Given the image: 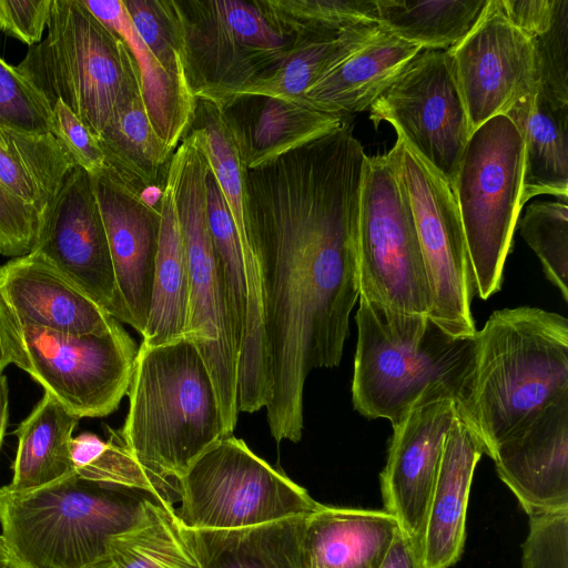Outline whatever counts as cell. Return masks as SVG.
Masks as SVG:
<instances>
[{
  "mask_svg": "<svg viewBox=\"0 0 568 568\" xmlns=\"http://www.w3.org/2000/svg\"><path fill=\"white\" fill-rule=\"evenodd\" d=\"M216 106L247 170L260 168L347 121L304 104L257 94L234 95Z\"/></svg>",
  "mask_w": 568,
  "mask_h": 568,
  "instance_id": "21",
  "label": "cell"
},
{
  "mask_svg": "<svg viewBox=\"0 0 568 568\" xmlns=\"http://www.w3.org/2000/svg\"><path fill=\"white\" fill-rule=\"evenodd\" d=\"M306 517L237 530L193 531L202 568H306Z\"/></svg>",
  "mask_w": 568,
  "mask_h": 568,
  "instance_id": "31",
  "label": "cell"
},
{
  "mask_svg": "<svg viewBox=\"0 0 568 568\" xmlns=\"http://www.w3.org/2000/svg\"><path fill=\"white\" fill-rule=\"evenodd\" d=\"M398 528L385 510L321 504L305 519V551L318 568H379Z\"/></svg>",
  "mask_w": 568,
  "mask_h": 568,
  "instance_id": "24",
  "label": "cell"
},
{
  "mask_svg": "<svg viewBox=\"0 0 568 568\" xmlns=\"http://www.w3.org/2000/svg\"><path fill=\"white\" fill-rule=\"evenodd\" d=\"M278 26L300 37H328L378 22L376 0H262Z\"/></svg>",
  "mask_w": 568,
  "mask_h": 568,
  "instance_id": "37",
  "label": "cell"
},
{
  "mask_svg": "<svg viewBox=\"0 0 568 568\" xmlns=\"http://www.w3.org/2000/svg\"><path fill=\"white\" fill-rule=\"evenodd\" d=\"M506 115L524 142V204L540 194L567 203L568 105L556 104L536 92L516 102Z\"/></svg>",
  "mask_w": 568,
  "mask_h": 568,
  "instance_id": "28",
  "label": "cell"
},
{
  "mask_svg": "<svg viewBox=\"0 0 568 568\" xmlns=\"http://www.w3.org/2000/svg\"><path fill=\"white\" fill-rule=\"evenodd\" d=\"M47 29L44 40L30 47L18 69L51 108L62 101L97 136L140 81L135 61L83 0H52Z\"/></svg>",
  "mask_w": 568,
  "mask_h": 568,
  "instance_id": "6",
  "label": "cell"
},
{
  "mask_svg": "<svg viewBox=\"0 0 568 568\" xmlns=\"http://www.w3.org/2000/svg\"><path fill=\"white\" fill-rule=\"evenodd\" d=\"M379 568H424L420 552L400 528Z\"/></svg>",
  "mask_w": 568,
  "mask_h": 568,
  "instance_id": "46",
  "label": "cell"
},
{
  "mask_svg": "<svg viewBox=\"0 0 568 568\" xmlns=\"http://www.w3.org/2000/svg\"><path fill=\"white\" fill-rule=\"evenodd\" d=\"M50 132L58 139L74 164L91 178L106 172L105 158L97 136L62 101L52 105Z\"/></svg>",
  "mask_w": 568,
  "mask_h": 568,
  "instance_id": "42",
  "label": "cell"
},
{
  "mask_svg": "<svg viewBox=\"0 0 568 568\" xmlns=\"http://www.w3.org/2000/svg\"><path fill=\"white\" fill-rule=\"evenodd\" d=\"M422 49L384 27L305 92V105L348 120L375 99Z\"/></svg>",
  "mask_w": 568,
  "mask_h": 568,
  "instance_id": "23",
  "label": "cell"
},
{
  "mask_svg": "<svg viewBox=\"0 0 568 568\" xmlns=\"http://www.w3.org/2000/svg\"><path fill=\"white\" fill-rule=\"evenodd\" d=\"M148 497L75 473L27 493L0 487L9 568H94L110 540L138 520Z\"/></svg>",
  "mask_w": 568,
  "mask_h": 568,
  "instance_id": "5",
  "label": "cell"
},
{
  "mask_svg": "<svg viewBox=\"0 0 568 568\" xmlns=\"http://www.w3.org/2000/svg\"><path fill=\"white\" fill-rule=\"evenodd\" d=\"M0 295L19 324L62 334L102 333L119 322L33 251L0 266Z\"/></svg>",
  "mask_w": 568,
  "mask_h": 568,
  "instance_id": "20",
  "label": "cell"
},
{
  "mask_svg": "<svg viewBox=\"0 0 568 568\" xmlns=\"http://www.w3.org/2000/svg\"><path fill=\"white\" fill-rule=\"evenodd\" d=\"M523 568H568V511L529 516Z\"/></svg>",
  "mask_w": 568,
  "mask_h": 568,
  "instance_id": "41",
  "label": "cell"
},
{
  "mask_svg": "<svg viewBox=\"0 0 568 568\" xmlns=\"http://www.w3.org/2000/svg\"><path fill=\"white\" fill-rule=\"evenodd\" d=\"M210 166L186 133L175 149L166 176L172 183L189 265L185 337L196 346L212 378L227 436L236 427L237 355L231 316L214 250L206 202Z\"/></svg>",
  "mask_w": 568,
  "mask_h": 568,
  "instance_id": "7",
  "label": "cell"
},
{
  "mask_svg": "<svg viewBox=\"0 0 568 568\" xmlns=\"http://www.w3.org/2000/svg\"><path fill=\"white\" fill-rule=\"evenodd\" d=\"M381 29L378 22H372L335 36L306 39L282 61L231 97L257 94L305 105L306 90L326 71L367 43Z\"/></svg>",
  "mask_w": 568,
  "mask_h": 568,
  "instance_id": "33",
  "label": "cell"
},
{
  "mask_svg": "<svg viewBox=\"0 0 568 568\" xmlns=\"http://www.w3.org/2000/svg\"><path fill=\"white\" fill-rule=\"evenodd\" d=\"M130 50L139 70L141 91L156 134L174 152L187 133L197 100L189 84L169 73L135 31L123 0H83Z\"/></svg>",
  "mask_w": 568,
  "mask_h": 568,
  "instance_id": "25",
  "label": "cell"
},
{
  "mask_svg": "<svg viewBox=\"0 0 568 568\" xmlns=\"http://www.w3.org/2000/svg\"><path fill=\"white\" fill-rule=\"evenodd\" d=\"M77 165L51 133L0 125V182L32 207L39 221Z\"/></svg>",
  "mask_w": 568,
  "mask_h": 568,
  "instance_id": "32",
  "label": "cell"
},
{
  "mask_svg": "<svg viewBox=\"0 0 568 568\" xmlns=\"http://www.w3.org/2000/svg\"><path fill=\"white\" fill-rule=\"evenodd\" d=\"M456 404L447 397L423 398L394 425L381 473L385 511L422 555L430 494Z\"/></svg>",
  "mask_w": 568,
  "mask_h": 568,
  "instance_id": "17",
  "label": "cell"
},
{
  "mask_svg": "<svg viewBox=\"0 0 568 568\" xmlns=\"http://www.w3.org/2000/svg\"><path fill=\"white\" fill-rule=\"evenodd\" d=\"M129 409L116 432L153 475L176 481L210 447L227 437L210 373L191 339L140 345Z\"/></svg>",
  "mask_w": 568,
  "mask_h": 568,
  "instance_id": "4",
  "label": "cell"
},
{
  "mask_svg": "<svg viewBox=\"0 0 568 568\" xmlns=\"http://www.w3.org/2000/svg\"><path fill=\"white\" fill-rule=\"evenodd\" d=\"M368 110L453 185L473 129L447 51L422 50Z\"/></svg>",
  "mask_w": 568,
  "mask_h": 568,
  "instance_id": "14",
  "label": "cell"
},
{
  "mask_svg": "<svg viewBox=\"0 0 568 568\" xmlns=\"http://www.w3.org/2000/svg\"><path fill=\"white\" fill-rule=\"evenodd\" d=\"M359 298L429 315L433 294L419 237L392 153L366 158L357 235Z\"/></svg>",
  "mask_w": 568,
  "mask_h": 568,
  "instance_id": "11",
  "label": "cell"
},
{
  "mask_svg": "<svg viewBox=\"0 0 568 568\" xmlns=\"http://www.w3.org/2000/svg\"><path fill=\"white\" fill-rule=\"evenodd\" d=\"M160 226L154 277L142 345L158 346L185 337L189 265L174 191L169 178L159 205Z\"/></svg>",
  "mask_w": 568,
  "mask_h": 568,
  "instance_id": "27",
  "label": "cell"
},
{
  "mask_svg": "<svg viewBox=\"0 0 568 568\" xmlns=\"http://www.w3.org/2000/svg\"><path fill=\"white\" fill-rule=\"evenodd\" d=\"M112 180L141 197L152 185H164L173 151L156 134L143 100L140 81L118 103L97 135Z\"/></svg>",
  "mask_w": 568,
  "mask_h": 568,
  "instance_id": "26",
  "label": "cell"
},
{
  "mask_svg": "<svg viewBox=\"0 0 568 568\" xmlns=\"http://www.w3.org/2000/svg\"><path fill=\"white\" fill-rule=\"evenodd\" d=\"M490 458L528 517L568 511V394L501 440Z\"/></svg>",
  "mask_w": 568,
  "mask_h": 568,
  "instance_id": "18",
  "label": "cell"
},
{
  "mask_svg": "<svg viewBox=\"0 0 568 568\" xmlns=\"http://www.w3.org/2000/svg\"><path fill=\"white\" fill-rule=\"evenodd\" d=\"M74 473L83 478L144 493L162 503H172L173 481L164 480L142 466L122 444L116 432L103 440L95 434L82 433L71 440Z\"/></svg>",
  "mask_w": 568,
  "mask_h": 568,
  "instance_id": "36",
  "label": "cell"
},
{
  "mask_svg": "<svg viewBox=\"0 0 568 568\" xmlns=\"http://www.w3.org/2000/svg\"><path fill=\"white\" fill-rule=\"evenodd\" d=\"M79 420L80 417L44 392L14 430L18 447L12 480L6 486L12 491L27 493L73 474L71 440Z\"/></svg>",
  "mask_w": 568,
  "mask_h": 568,
  "instance_id": "29",
  "label": "cell"
},
{
  "mask_svg": "<svg viewBox=\"0 0 568 568\" xmlns=\"http://www.w3.org/2000/svg\"><path fill=\"white\" fill-rule=\"evenodd\" d=\"M9 419V386L4 375H0V452Z\"/></svg>",
  "mask_w": 568,
  "mask_h": 568,
  "instance_id": "47",
  "label": "cell"
},
{
  "mask_svg": "<svg viewBox=\"0 0 568 568\" xmlns=\"http://www.w3.org/2000/svg\"><path fill=\"white\" fill-rule=\"evenodd\" d=\"M510 21L532 42L537 93L568 105V0H501Z\"/></svg>",
  "mask_w": 568,
  "mask_h": 568,
  "instance_id": "35",
  "label": "cell"
},
{
  "mask_svg": "<svg viewBox=\"0 0 568 568\" xmlns=\"http://www.w3.org/2000/svg\"><path fill=\"white\" fill-rule=\"evenodd\" d=\"M52 108L38 88L0 57V125L22 132L48 133Z\"/></svg>",
  "mask_w": 568,
  "mask_h": 568,
  "instance_id": "40",
  "label": "cell"
},
{
  "mask_svg": "<svg viewBox=\"0 0 568 568\" xmlns=\"http://www.w3.org/2000/svg\"><path fill=\"white\" fill-rule=\"evenodd\" d=\"M524 142L514 122L496 115L471 132L453 182L475 295L487 300L503 282L524 206Z\"/></svg>",
  "mask_w": 568,
  "mask_h": 568,
  "instance_id": "8",
  "label": "cell"
},
{
  "mask_svg": "<svg viewBox=\"0 0 568 568\" xmlns=\"http://www.w3.org/2000/svg\"><path fill=\"white\" fill-rule=\"evenodd\" d=\"M488 0H376L377 21L422 50L447 51L475 27Z\"/></svg>",
  "mask_w": 568,
  "mask_h": 568,
  "instance_id": "34",
  "label": "cell"
},
{
  "mask_svg": "<svg viewBox=\"0 0 568 568\" xmlns=\"http://www.w3.org/2000/svg\"><path fill=\"white\" fill-rule=\"evenodd\" d=\"M39 216L0 182V254L10 257L31 252Z\"/></svg>",
  "mask_w": 568,
  "mask_h": 568,
  "instance_id": "43",
  "label": "cell"
},
{
  "mask_svg": "<svg viewBox=\"0 0 568 568\" xmlns=\"http://www.w3.org/2000/svg\"><path fill=\"white\" fill-rule=\"evenodd\" d=\"M122 323L106 233L92 178L73 168L39 221L32 250Z\"/></svg>",
  "mask_w": 568,
  "mask_h": 568,
  "instance_id": "16",
  "label": "cell"
},
{
  "mask_svg": "<svg viewBox=\"0 0 568 568\" xmlns=\"http://www.w3.org/2000/svg\"><path fill=\"white\" fill-rule=\"evenodd\" d=\"M475 339L456 414L490 457L501 440L568 394V321L539 307L503 308Z\"/></svg>",
  "mask_w": 568,
  "mask_h": 568,
  "instance_id": "2",
  "label": "cell"
},
{
  "mask_svg": "<svg viewBox=\"0 0 568 568\" xmlns=\"http://www.w3.org/2000/svg\"><path fill=\"white\" fill-rule=\"evenodd\" d=\"M520 234L541 262L546 277L568 301V207L560 201L527 206Z\"/></svg>",
  "mask_w": 568,
  "mask_h": 568,
  "instance_id": "38",
  "label": "cell"
},
{
  "mask_svg": "<svg viewBox=\"0 0 568 568\" xmlns=\"http://www.w3.org/2000/svg\"><path fill=\"white\" fill-rule=\"evenodd\" d=\"M9 567H10L9 555L7 552L3 539L0 535V568H9Z\"/></svg>",
  "mask_w": 568,
  "mask_h": 568,
  "instance_id": "48",
  "label": "cell"
},
{
  "mask_svg": "<svg viewBox=\"0 0 568 568\" xmlns=\"http://www.w3.org/2000/svg\"><path fill=\"white\" fill-rule=\"evenodd\" d=\"M447 52L473 131L537 92L532 42L510 21L501 0H488L471 31Z\"/></svg>",
  "mask_w": 568,
  "mask_h": 568,
  "instance_id": "15",
  "label": "cell"
},
{
  "mask_svg": "<svg viewBox=\"0 0 568 568\" xmlns=\"http://www.w3.org/2000/svg\"><path fill=\"white\" fill-rule=\"evenodd\" d=\"M483 454L477 437L456 414L430 494L422 546L424 568H449L460 559L473 476Z\"/></svg>",
  "mask_w": 568,
  "mask_h": 568,
  "instance_id": "22",
  "label": "cell"
},
{
  "mask_svg": "<svg viewBox=\"0 0 568 568\" xmlns=\"http://www.w3.org/2000/svg\"><path fill=\"white\" fill-rule=\"evenodd\" d=\"M185 77L196 100L220 104L282 61L300 42L262 0H173Z\"/></svg>",
  "mask_w": 568,
  "mask_h": 568,
  "instance_id": "9",
  "label": "cell"
},
{
  "mask_svg": "<svg viewBox=\"0 0 568 568\" xmlns=\"http://www.w3.org/2000/svg\"><path fill=\"white\" fill-rule=\"evenodd\" d=\"M306 568H318V567H316V566L312 565V564L308 561V558H307V566H306Z\"/></svg>",
  "mask_w": 568,
  "mask_h": 568,
  "instance_id": "49",
  "label": "cell"
},
{
  "mask_svg": "<svg viewBox=\"0 0 568 568\" xmlns=\"http://www.w3.org/2000/svg\"><path fill=\"white\" fill-rule=\"evenodd\" d=\"M123 3L135 31L159 63L187 83L173 0H123Z\"/></svg>",
  "mask_w": 568,
  "mask_h": 568,
  "instance_id": "39",
  "label": "cell"
},
{
  "mask_svg": "<svg viewBox=\"0 0 568 568\" xmlns=\"http://www.w3.org/2000/svg\"><path fill=\"white\" fill-rule=\"evenodd\" d=\"M9 364L22 369L24 352L19 322L0 295V375Z\"/></svg>",
  "mask_w": 568,
  "mask_h": 568,
  "instance_id": "45",
  "label": "cell"
},
{
  "mask_svg": "<svg viewBox=\"0 0 568 568\" xmlns=\"http://www.w3.org/2000/svg\"><path fill=\"white\" fill-rule=\"evenodd\" d=\"M52 0H0V30L33 47L47 29Z\"/></svg>",
  "mask_w": 568,
  "mask_h": 568,
  "instance_id": "44",
  "label": "cell"
},
{
  "mask_svg": "<svg viewBox=\"0 0 568 568\" xmlns=\"http://www.w3.org/2000/svg\"><path fill=\"white\" fill-rule=\"evenodd\" d=\"M94 568H202L194 534L172 503L145 498L138 520L114 536Z\"/></svg>",
  "mask_w": 568,
  "mask_h": 568,
  "instance_id": "30",
  "label": "cell"
},
{
  "mask_svg": "<svg viewBox=\"0 0 568 568\" xmlns=\"http://www.w3.org/2000/svg\"><path fill=\"white\" fill-rule=\"evenodd\" d=\"M175 485L176 514L192 531L244 529L308 516L321 506L233 435L210 447Z\"/></svg>",
  "mask_w": 568,
  "mask_h": 568,
  "instance_id": "10",
  "label": "cell"
},
{
  "mask_svg": "<svg viewBox=\"0 0 568 568\" xmlns=\"http://www.w3.org/2000/svg\"><path fill=\"white\" fill-rule=\"evenodd\" d=\"M352 402L365 418L396 424L423 398L459 400L475 334L457 336L429 315L404 314L359 298Z\"/></svg>",
  "mask_w": 568,
  "mask_h": 568,
  "instance_id": "3",
  "label": "cell"
},
{
  "mask_svg": "<svg viewBox=\"0 0 568 568\" xmlns=\"http://www.w3.org/2000/svg\"><path fill=\"white\" fill-rule=\"evenodd\" d=\"M113 267L122 323L143 335L152 294L160 211L108 174L92 178Z\"/></svg>",
  "mask_w": 568,
  "mask_h": 568,
  "instance_id": "19",
  "label": "cell"
},
{
  "mask_svg": "<svg viewBox=\"0 0 568 568\" xmlns=\"http://www.w3.org/2000/svg\"><path fill=\"white\" fill-rule=\"evenodd\" d=\"M392 153L408 196L433 294L429 316L457 336L476 333L465 233L453 185L397 135Z\"/></svg>",
  "mask_w": 568,
  "mask_h": 568,
  "instance_id": "12",
  "label": "cell"
},
{
  "mask_svg": "<svg viewBox=\"0 0 568 568\" xmlns=\"http://www.w3.org/2000/svg\"><path fill=\"white\" fill-rule=\"evenodd\" d=\"M27 372L78 417H104L128 394L139 347L118 322L71 335L19 324Z\"/></svg>",
  "mask_w": 568,
  "mask_h": 568,
  "instance_id": "13",
  "label": "cell"
},
{
  "mask_svg": "<svg viewBox=\"0 0 568 568\" xmlns=\"http://www.w3.org/2000/svg\"><path fill=\"white\" fill-rule=\"evenodd\" d=\"M366 158L346 121L246 173L271 381L265 409L277 444L302 438L310 373L336 367L343 356L359 296Z\"/></svg>",
  "mask_w": 568,
  "mask_h": 568,
  "instance_id": "1",
  "label": "cell"
}]
</instances>
